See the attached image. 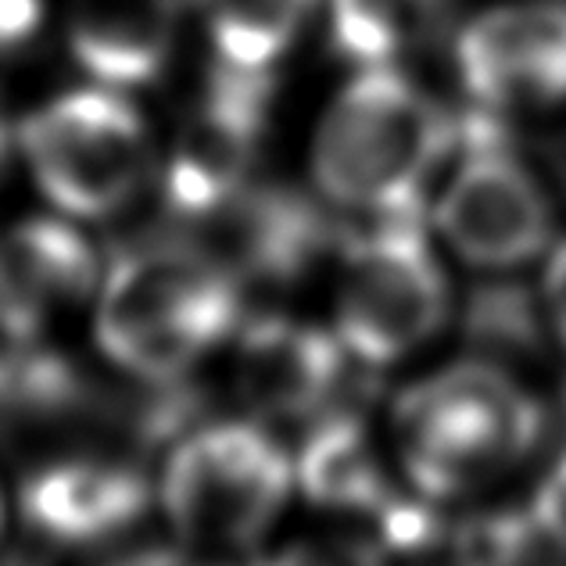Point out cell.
Wrapping results in <instances>:
<instances>
[{
    "label": "cell",
    "mask_w": 566,
    "mask_h": 566,
    "mask_svg": "<svg viewBox=\"0 0 566 566\" xmlns=\"http://www.w3.org/2000/svg\"><path fill=\"white\" fill-rule=\"evenodd\" d=\"M545 409L495 359H459L398 395L391 434L406 484L430 502L495 488L538 449Z\"/></svg>",
    "instance_id": "1"
},
{
    "label": "cell",
    "mask_w": 566,
    "mask_h": 566,
    "mask_svg": "<svg viewBox=\"0 0 566 566\" xmlns=\"http://www.w3.org/2000/svg\"><path fill=\"white\" fill-rule=\"evenodd\" d=\"M244 323L241 280L212 251L155 244L101 276L94 337L108 363L144 384H176Z\"/></svg>",
    "instance_id": "2"
},
{
    "label": "cell",
    "mask_w": 566,
    "mask_h": 566,
    "mask_svg": "<svg viewBox=\"0 0 566 566\" xmlns=\"http://www.w3.org/2000/svg\"><path fill=\"white\" fill-rule=\"evenodd\" d=\"M449 140V123L420 86L391 65L363 69L323 115L312 176L326 201L352 212H416Z\"/></svg>",
    "instance_id": "3"
},
{
    "label": "cell",
    "mask_w": 566,
    "mask_h": 566,
    "mask_svg": "<svg viewBox=\"0 0 566 566\" xmlns=\"http://www.w3.org/2000/svg\"><path fill=\"white\" fill-rule=\"evenodd\" d=\"M297 488L294 455L255 420L190 427L158 473V505L180 542L244 553L270 538Z\"/></svg>",
    "instance_id": "4"
},
{
    "label": "cell",
    "mask_w": 566,
    "mask_h": 566,
    "mask_svg": "<svg viewBox=\"0 0 566 566\" xmlns=\"http://www.w3.org/2000/svg\"><path fill=\"white\" fill-rule=\"evenodd\" d=\"M452 316V287L416 212L377 216L340 251L334 334L366 369L406 363Z\"/></svg>",
    "instance_id": "5"
},
{
    "label": "cell",
    "mask_w": 566,
    "mask_h": 566,
    "mask_svg": "<svg viewBox=\"0 0 566 566\" xmlns=\"http://www.w3.org/2000/svg\"><path fill=\"white\" fill-rule=\"evenodd\" d=\"M19 147L36 187L69 219H112L155 172L144 118L112 86L62 94L25 118Z\"/></svg>",
    "instance_id": "6"
},
{
    "label": "cell",
    "mask_w": 566,
    "mask_h": 566,
    "mask_svg": "<svg viewBox=\"0 0 566 566\" xmlns=\"http://www.w3.org/2000/svg\"><path fill=\"white\" fill-rule=\"evenodd\" d=\"M434 230L467 265L510 273L553 248L556 216L524 161L481 140L444 184L434 205Z\"/></svg>",
    "instance_id": "7"
},
{
    "label": "cell",
    "mask_w": 566,
    "mask_h": 566,
    "mask_svg": "<svg viewBox=\"0 0 566 566\" xmlns=\"http://www.w3.org/2000/svg\"><path fill=\"white\" fill-rule=\"evenodd\" d=\"M265 115L259 72L222 65L219 80L193 104L169 147L161 190L187 219H212L248 190Z\"/></svg>",
    "instance_id": "8"
},
{
    "label": "cell",
    "mask_w": 566,
    "mask_h": 566,
    "mask_svg": "<svg viewBox=\"0 0 566 566\" xmlns=\"http://www.w3.org/2000/svg\"><path fill=\"white\" fill-rule=\"evenodd\" d=\"M151 505V484L118 455L72 452L29 470L19 491L25 527L51 548L108 545Z\"/></svg>",
    "instance_id": "9"
},
{
    "label": "cell",
    "mask_w": 566,
    "mask_h": 566,
    "mask_svg": "<svg viewBox=\"0 0 566 566\" xmlns=\"http://www.w3.org/2000/svg\"><path fill=\"white\" fill-rule=\"evenodd\" d=\"M455 62L467 91L495 108L566 101V4L534 0L484 11L459 36Z\"/></svg>",
    "instance_id": "10"
},
{
    "label": "cell",
    "mask_w": 566,
    "mask_h": 566,
    "mask_svg": "<svg viewBox=\"0 0 566 566\" xmlns=\"http://www.w3.org/2000/svg\"><path fill=\"white\" fill-rule=\"evenodd\" d=\"M237 391L259 420H308L334 412V401L355 363L323 326L291 316H262L233 334Z\"/></svg>",
    "instance_id": "11"
},
{
    "label": "cell",
    "mask_w": 566,
    "mask_h": 566,
    "mask_svg": "<svg viewBox=\"0 0 566 566\" xmlns=\"http://www.w3.org/2000/svg\"><path fill=\"white\" fill-rule=\"evenodd\" d=\"M101 262L69 219H25L0 230V340H40L101 287Z\"/></svg>",
    "instance_id": "12"
},
{
    "label": "cell",
    "mask_w": 566,
    "mask_h": 566,
    "mask_svg": "<svg viewBox=\"0 0 566 566\" xmlns=\"http://www.w3.org/2000/svg\"><path fill=\"white\" fill-rule=\"evenodd\" d=\"M294 476L297 488L326 510L377 520L380 542H395L423 510L420 491L406 499L391 484L380 452L352 412H326L312 423L294 455Z\"/></svg>",
    "instance_id": "13"
},
{
    "label": "cell",
    "mask_w": 566,
    "mask_h": 566,
    "mask_svg": "<svg viewBox=\"0 0 566 566\" xmlns=\"http://www.w3.org/2000/svg\"><path fill=\"white\" fill-rule=\"evenodd\" d=\"M172 0H76L69 48L101 86H140L169 62Z\"/></svg>",
    "instance_id": "14"
},
{
    "label": "cell",
    "mask_w": 566,
    "mask_h": 566,
    "mask_svg": "<svg viewBox=\"0 0 566 566\" xmlns=\"http://www.w3.org/2000/svg\"><path fill=\"white\" fill-rule=\"evenodd\" d=\"M216 216H230V248L216 259L227 262L237 280H294L326 248L319 216L297 198H283V193L244 190Z\"/></svg>",
    "instance_id": "15"
},
{
    "label": "cell",
    "mask_w": 566,
    "mask_h": 566,
    "mask_svg": "<svg viewBox=\"0 0 566 566\" xmlns=\"http://www.w3.org/2000/svg\"><path fill=\"white\" fill-rule=\"evenodd\" d=\"M441 0H331L334 48L363 69L391 65L438 33Z\"/></svg>",
    "instance_id": "16"
},
{
    "label": "cell",
    "mask_w": 566,
    "mask_h": 566,
    "mask_svg": "<svg viewBox=\"0 0 566 566\" xmlns=\"http://www.w3.org/2000/svg\"><path fill=\"white\" fill-rule=\"evenodd\" d=\"M201 11L222 65L262 76L294 43L312 0H201Z\"/></svg>",
    "instance_id": "17"
},
{
    "label": "cell",
    "mask_w": 566,
    "mask_h": 566,
    "mask_svg": "<svg viewBox=\"0 0 566 566\" xmlns=\"http://www.w3.org/2000/svg\"><path fill=\"white\" fill-rule=\"evenodd\" d=\"M545 548V534L531 520V513H481L459 524L449 545V566H538Z\"/></svg>",
    "instance_id": "18"
},
{
    "label": "cell",
    "mask_w": 566,
    "mask_h": 566,
    "mask_svg": "<svg viewBox=\"0 0 566 566\" xmlns=\"http://www.w3.org/2000/svg\"><path fill=\"white\" fill-rule=\"evenodd\" d=\"M542 316V302L534 305L527 291L495 283V287L473 294L467 308V331L473 334L476 345H488L495 352H531L534 340H538Z\"/></svg>",
    "instance_id": "19"
},
{
    "label": "cell",
    "mask_w": 566,
    "mask_h": 566,
    "mask_svg": "<svg viewBox=\"0 0 566 566\" xmlns=\"http://www.w3.org/2000/svg\"><path fill=\"white\" fill-rule=\"evenodd\" d=\"M259 566H391L380 542L359 534H302L283 542Z\"/></svg>",
    "instance_id": "20"
},
{
    "label": "cell",
    "mask_w": 566,
    "mask_h": 566,
    "mask_svg": "<svg viewBox=\"0 0 566 566\" xmlns=\"http://www.w3.org/2000/svg\"><path fill=\"white\" fill-rule=\"evenodd\" d=\"M527 513L534 524H538V531L545 534V542L566 553V452L542 476Z\"/></svg>",
    "instance_id": "21"
},
{
    "label": "cell",
    "mask_w": 566,
    "mask_h": 566,
    "mask_svg": "<svg viewBox=\"0 0 566 566\" xmlns=\"http://www.w3.org/2000/svg\"><path fill=\"white\" fill-rule=\"evenodd\" d=\"M542 308L545 323L553 326V334L566 348V241H559V248H553V255H548L542 280Z\"/></svg>",
    "instance_id": "22"
},
{
    "label": "cell",
    "mask_w": 566,
    "mask_h": 566,
    "mask_svg": "<svg viewBox=\"0 0 566 566\" xmlns=\"http://www.w3.org/2000/svg\"><path fill=\"white\" fill-rule=\"evenodd\" d=\"M43 0H0V54L19 51L40 29Z\"/></svg>",
    "instance_id": "23"
},
{
    "label": "cell",
    "mask_w": 566,
    "mask_h": 566,
    "mask_svg": "<svg viewBox=\"0 0 566 566\" xmlns=\"http://www.w3.org/2000/svg\"><path fill=\"white\" fill-rule=\"evenodd\" d=\"M108 566H212L190 553H180V548H137V553L118 556Z\"/></svg>",
    "instance_id": "24"
},
{
    "label": "cell",
    "mask_w": 566,
    "mask_h": 566,
    "mask_svg": "<svg viewBox=\"0 0 566 566\" xmlns=\"http://www.w3.org/2000/svg\"><path fill=\"white\" fill-rule=\"evenodd\" d=\"M0 566H48V563L33 553H11V556H0Z\"/></svg>",
    "instance_id": "25"
},
{
    "label": "cell",
    "mask_w": 566,
    "mask_h": 566,
    "mask_svg": "<svg viewBox=\"0 0 566 566\" xmlns=\"http://www.w3.org/2000/svg\"><path fill=\"white\" fill-rule=\"evenodd\" d=\"M8 151H11V140H8V129L0 123V180H4V166H8Z\"/></svg>",
    "instance_id": "26"
},
{
    "label": "cell",
    "mask_w": 566,
    "mask_h": 566,
    "mask_svg": "<svg viewBox=\"0 0 566 566\" xmlns=\"http://www.w3.org/2000/svg\"><path fill=\"white\" fill-rule=\"evenodd\" d=\"M0 524H4V499H0Z\"/></svg>",
    "instance_id": "27"
}]
</instances>
